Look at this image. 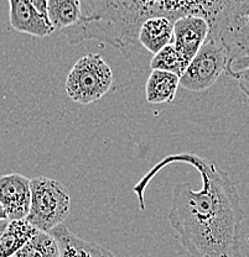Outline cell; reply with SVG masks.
Instances as JSON below:
<instances>
[{"label": "cell", "mask_w": 249, "mask_h": 257, "mask_svg": "<svg viewBox=\"0 0 249 257\" xmlns=\"http://www.w3.org/2000/svg\"><path fill=\"white\" fill-rule=\"evenodd\" d=\"M189 165L200 173L202 188L191 183L174 188L169 221L180 236L190 257H243L240 229L244 211L235 183L226 171L212 161L194 154L166 156L134 187L140 209H145L144 192L150 181L170 165Z\"/></svg>", "instance_id": "1"}, {"label": "cell", "mask_w": 249, "mask_h": 257, "mask_svg": "<svg viewBox=\"0 0 249 257\" xmlns=\"http://www.w3.org/2000/svg\"><path fill=\"white\" fill-rule=\"evenodd\" d=\"M30 207L26 220L40 231L49 232L62 224L69 211L68 191L61 182L47 177L30 179Z\"/></svg>", "instance_id": "2"}, {"label": "cell", "mask_w": 249, "mask_h": 257, "mask_svg": "<svg viewBox=\"0 0 249 257\" xmlns=\"http://www.w3.org/2000/svg\"><path fill=\"white\" fill-rule=\"evenodd\" d=\"M112 83L113 73L103 57L98 53H88L72 67L65 88L71 100L87 105L107 94Z\"/></svg>", "instance_id": "3"}, {"label": "cell", "mask_w": 249, "mask_h": 257, "mask_svg": "<svg viewBox=\"0 0 249 257\" xmlns=\"http://www.w3.org/2000/svg\"><path fill=\"white\" fill-rule=\"evenodd\" d=\"M227 52L217 40L207 39L179 78V85L191 92L208 89L226 71Z\"/></svg>", "instance_id": "4"}, {"label": "cell", "mask_w": 249, "mask_h": 257, "mask_svg": "<svg viewBox=\"0 0 249 257\" xmlns=\"http://www.w3.org/2000/svg\"><path fill=\"white\" fill-rule=\"evenodd\" d=\"M208 35V24L202 16L184 15L174 21L173 42L184 62L189 64Z\"/></svg>", "instance_id": "5"}, {"label": "cell", "mask_w": 249, "mask_h": 257, "mask_svg": "<svg viewBox=\"0 0 249 257\" xmlns=\"http://www.w3.org/2000/svg\"><path fill=\"white\" fill-rule=\"evenodd\" d=\"M30 179L12 173L0 177V204L8 220L25 219L30 207Z\"/></svg>", "instance_id": "6"}, {"label": "cell", "mask_w": 249, "mask_h": 257, "mask_svg": "<svg viewBox=\"0 0 249 257\" xmlns=\"http://www.w3.org/2000/svg\"><path fill=\"white\" fill-rule=\"evenodd\" d=\"M9 20L14 30L21 34L44 39L53 34L49 20L34 7L31 0H8Z\"/></svg>", "instance_id": "7"}, {"label": "cell", "mask_w": 249, "mask_h": 257, "mask_svg": "<svg viewBox=\"0 0 249 257\" xmlns=\"http://www.w3.org/2000/svg\"><path fill=\"white\" fill-rule=\"evenodd\" d=\"M49 234L57 241L60 257H116L103 246L77 237L63 223L51 229Z\"/></svg>", "instance_id": "8"}, {"label": "cell", "mask_w": 249, "mask_h": 257, "mask_svg": "<svg viewBox=\"0 0 249 257\" xmlns=\"http://www.w3.org/2000/svg\"><path fill=\"white\" fill-rule=\"evenodd\" d=\"M174 20L166 16H154L141 23L139 28L138 44L154 56L162 47L173 42Z\"/></svg>", "instance_id": "9"}, {"label": "cell", "mask_w": 249, "mask_h": 257, "mask_svg": "<svg viewBox=\"0 0 249 257\" xmlns=\"http://www.w3.org/2000/svg\"><path fill=\"white\" fill-rule=\"evenodd\" d=\"M46 18L53 31H67L85 21L81 0H47Z\"/></svg>", "instance_id": "10"}, {"label": "cell", "mask_w": 249, "mask_h": 257, "mask_svg": "<svg viewBox=\"0 0 249 257\" xmlns=\"http://www.w3.org/2000/svg\"><path fill=\"white\" fill-rule=\"evenodd\" d=\"M179 78L175 73L151 69L145 85V96L150 104L170 103L175 99L179 88Z\"/></svg>", "instance_id": "11"}, {"label": "cell", "mask_w": 249, "mask_h": 257, "mask_svg": "<svg viewBox=\"0 0 249 257\" xmlns=\"http://www.w3.org/2000/svg\"><path fill=\"white\" fill-rule=\"evenodd\" d=\"M37 231L26 219L8 221L0 236V257L14 256Z\"/></svg>", "instance_id": "12"}, {"label": "cell", "mask_w": 249, "mask_h": 257, "mask_svg": "<svg viewBox=\"0 0 249 257\" xmlns=\"http://www.w3.org/2000/svg\"><path fill=\"white\" fill-rule=\"evenodd\" d=\"M15 257H60L57 241L52 235L45 231H37L20 250Z\"/></svg>", "instance_id": "13"}, {"label": "cell", "mask_w": 249, "mask_h": 257, "mask_svg": "<svg viewBox=\"0 0 249 257\" xmlns=\"http://www.w3.org/2000/svg\"><path fill=\"white\" fill-rule=\"evenodd\" d=\"M149 67L151 69L171 72V73H175L176 76L180 77L187 64L184 62L183 57L178 52L175 46L173 44H169L152 56L149 62Z\"/></svg>", "instance_id": "14"}, {"label": "cell", "mask_w": 249, "mask_h": 257, "mask_svg": "<svg viewBox=\"0 0 249 257\" xmlns=\"http://www.w3.org/2000/svg\"><path fill=\"white\" fill-rule=\"evenodd\" d=\"M31 3L34 4V7L39 10V13H41L42 15L46 18V3L47 0H31ZM47 19V18H46Z\"/></svg>", "instance_id": "15"}, {"label": "cell", "mask_w": 249, "mask_h": 257, "mask_svg": "<svg viewBox=\"0 0 249 257\" xmlns=\"http://www.w3.org/2000/svg\"><path fill=\"white\" fill-rule=\"evenodd\" d=\"M8 219H4V220H0V236H2V234H3V231H4V229H5V226H7V224H8Z\"/></svg>", "instance_id": "16"}, {"label": "cell", "mask_w": 249, "mask_h": 257, "mask_svg": "<svg viewBox=\"0 0 249 257\" xmlns=\"http://www.w3.org/2000/svg\"><path fill=\"white\" fill-rule=\"evenodd\" d=\"M4 219H7V214H5L4 208H3L2 204H0V220H4Z\"/></svg>", "instance_id": "17"}, {"label": "cell", "mask_w": 249, "mask_h": 257, "mask_svg": "<svg viewBox=\"0 0 249 257\" xmlns=\"http://www.w3.org/2000/svg\"><path fill=\"white\" fill-rule=\"evenodd\" d=\"M12 257H15V256H12Z\"/></svg>", "instance_id": "18"}]
</instances>
